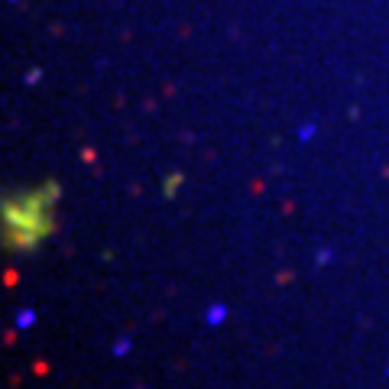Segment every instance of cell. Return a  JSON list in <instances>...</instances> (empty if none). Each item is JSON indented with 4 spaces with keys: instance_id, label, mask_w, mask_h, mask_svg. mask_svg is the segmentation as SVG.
<instances>
[{
    "instance_id": "3957f363",
    "label": "cell",
    "mask_w": 389,
    "mask_h": 389,
    "mask_svg": "<svg viewBox=\"0 0 389 389\" xmlns=\"http://www.w3.org/2000/svg\"><path fill=\"white\" fill-rule=\"evenodd\" d=\"M33 321H36V312H33V308H23V312L16 315V328H30Z\"/></svg>"
},
{
    "instance_id": "6da1fadb",
    "label": "cell",
    "mask_w": 389,
    "mask_h": 389,
    "mask_svg": "<svg viewBox=\"0 0 389 389\" xmlns=\"http://www.w3.org/2000/svg\"><path fill=\"white\" fill-rule=\"evenodd\" d=\"M52 205L55 188L26 191V195H13L4 201V230H7L10 250H30L52 234Z\"/></svg>"
},
{
    "instance_id": "277c9868",
    "label": "cell",
    "mask_w": 389,
    "mask_h": 389,
    "mask_svg": "<svg viewBox=\"0 0 389 389\" xmlns=\"http://www.w3.org/2000/svg\"><path fill=\"white\" fill-rule=\"evenodd\" d=\"M130 351V341H120V344H114V354L117 357H123V354Z\"/></svg>"
},
{
    "instance_id": "5b68a950",
    "label": "cell",
    "mask_w": 389,
    "mask_h": 389,
    "mask_svg": "<svg viewBox=\"0 0 389 389\" xmlns=\"http://www.w3.org/2000/svg\"><path fill=\"white\" fill-rule=\"evenodd\" d=\"M386 376H389V370H386Z\"/></svg>"
},
{
    "instance_id": "7a4b0ae2",
    "label": "cell",
    "mask_w": 389,
    "mask_h": 389,
    "mask_svg": "<svg viewBox=\"0 0 389 389\" xmlns=\"http://www.w3.org/2000/svg\"><path fill=\"white\" fill-rule=\"evenodd\" d=\"M224 318H227V305H214L211 312H208V325H221Z\"/></svg>"
}]
</instances>
